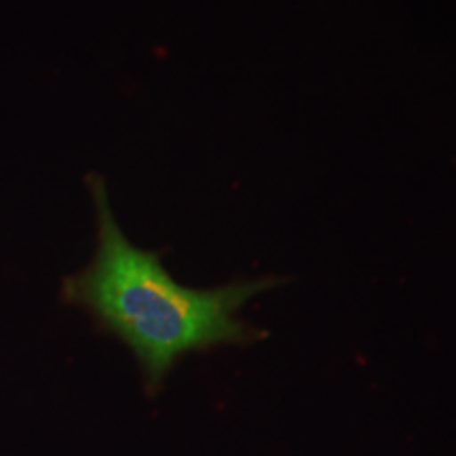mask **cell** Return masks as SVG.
Segmentation results:
<instances>
[{"mask_svg": "<svg viewBox=\"0 0 456 456\" xmlns=\"http://www.w3.org/2000/svg\"><path fill=\"white\" fill-rule=\"evenodd\" d=\"M87 186L98 222V248L83 271L61 281V300L83 309L102 334L127 346L148 395H157L171 370L191 353L249 346L265 338L241 311L285 279L266 275L208 289L188 288L169 275L161 252L142 249L125 237L106 180L91 174Z\"/></svg>", "mask_w": 456, "mask_h": 456, "instance_id": "obj_1", "label": "cell"}]
</instances>
